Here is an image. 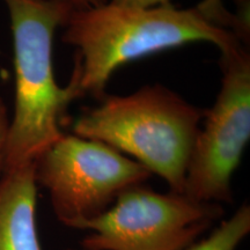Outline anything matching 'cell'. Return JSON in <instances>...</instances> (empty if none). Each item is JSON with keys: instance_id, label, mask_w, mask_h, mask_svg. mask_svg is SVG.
Segmentation results:
<instances>
[{"instance_id": "6da1fadb", "label": "cell", "mask_w": 250, "mask_h": 250, "mask_svg": "<svg viewBox=\"0 0 250 250\" xmlns=\"http://www.w3.org/2000/svg\"><path fill=\"white\" fill-rule=\"evenodd\" d=\"M62 31V41L74 46L72 76L83 95L101 100L114 72L123 65L190 43L206 42L225 51L242 44L226 28L219 27L196 7L174 5L131 7L107 2L74 9Z\"/></svg>"}, {"instance_id": "7a4b0ae2", "label": "cell", "mask_w": 250, "mask_h": 250, "mask_svg": "<svg viewBox=\"0 0 250 250\" xmlns=\"http://www.w3.org/2000/svg\"><path fill=\"white\" fill-rule=\"evenodd\" d=\"M11 20L15 71L14 114L9 123L5 171L30 164L64 133L67 108L83 98L76 78L61 87L54 70V37L74 11L48 0H4Z\"/></svg>"}, {"instance_id": "3957f363", "label": "cell", "mask_w": 250, "mask_h": 250, "mask_svg": "<svg viewBox=\"0 0 250 250\" xmlns=\"http://www.w3.org/2000/svg\"><path fill=\"white\" fill-rule=\"evenodd\" d=\"M201 109L159 85L107 95L73 123V134L111 146L183 193L188 162L204 120ZM131 158V159H132Z\"/></svg>"}, {"instance_id": "277c9868", "label": "cell", "mask_w": 250, "mask_h": 250, "mask_svg": "<svg viewBox=\"0 0 250 250\" xmlns=\"http://www.w3.org/2000/svg\"><path fill=\"white\" fill-rule=\"evenodd\" d=\"M152 176L139 162L98 140L64 134L35 161L37 186L62 224L81 229L130 188Z\"/></svg>"}, {"instance_id": "5b68a950", "label": "cell", "mask_w": 250, "mask_h": 250, "mask_svg": "<svg viewBox=\"0 0 250 250\" xmlns=\"http://www.w3.org/2000/svg\"><path fill=\"white\" fill-rule=\"evenodd\" d=\"M221 88L197 133L183 193L202 203H232V176L250 139V55L239 44L221 51Z\"/></svg>"}, {"instance_id": "8992f818", "label": "cell", "mask_w": 250, "mask_h": 250, "mask_svg": "<svg viewBox=\"0 0 250 250\" xmlns=\"http://www.w3.org/2000/svg\"><path fill=\"white\" fill-rule=\"evenodd\" d=\"M224 215L217 203L184 193L156 192L144 184L122 192L107 211L83 225L86 250H184Z\"/></svg>"}, {"instance_id": "52a82bcc", "label": "cell", "mask_w": 250, "mask_h": 250, "mask_svg": "<svg viewBox=\"0 0 250 250\" xmlns=\"http://www.w3.org/2000/svg\"><path fill=\"white\" fill-rule=\"evenodd\" d=\"M35 162L0 176V250H41Z\"/></svg>"}, {"instance_id": "ba28073f", "label": "cell", "mask_w": 250, "mask_h": 250, "mask_svg": "<svg viewBox=\"0 0 250 250\" xmlns=\"http://www.w3.org/2000/svg\"><path fill=\"white\" fill-rule=\"evenodd\" d=\"M250 232V206L247 203L221 223L206 239L184 250H236Z\"/></svg>"}, {"instance_id": "9c48e42d", "label": "cell", "mask_w": 250, "mask_h": 250, "mask_svg": "<svg viewBox=\"0 0 250 250\" xmlns=\"http://www.w3.org/2000/svg\"><path fill=\"white\" fill-rule=\"evenodd\" d=\"M196 8L212 23L226 28L233 33L234 15L225 7L223 0H202Z\"/></svg>"}, {"instance_id": "30bf717a", "label": "cell", "mask_w": 250, "mask_h": 250, "mask_svg": "<svg viewBox=\"0 0 250 250\" xmlns=\"http://www.w3.org/2000/svg\"><path fill=\"white\" fill-rule=\"evenodd\" d=\"M9 123H11V118L8 116L7 105L5 104L4 100L0 99V176L4 174L5 170Z\"/></svg>"}, {"instance_id": "8fae6325", "label": "cell", "mask_w": 250, "mask_h": 250, "mask_svg": "<svg viewBox=\"0 0 250 250\" xmlns=\"http://www.w3.org/2000/svg\"><path fill=\"white\" fill-rule=\"evenodd\" d=\"M109 2L122 6H131V7H156V6L173 5L171 0H109Z\"/></svg>"}, {"instance_id": "7c38bea8", "label": "cell", "mask_w": 250, "mask_h": 250, "mask_svg": "<svg viewBox=\"0 0 250 250\" xmlns=\"http://www.w3.org/2000/svg\"><path fill=\"white\" fill-rule=\"evenodd\" d=\"M48 1H57L70 6L73 9H86L92 7H99L107 4L109 0H48Z\"/></svg>"}, {"instance_id": "4fadbf2b", "label": "cell", "mask_w": 250, "mask_h": 250, "mask_svg": "<svg viewBox=\"0 0 250 250\" xmlns=\"http://www.w3.org/2000/svg\"><path fill=\"white\" fill-rule=\"evenodd\" d=\"M67 250H77V249H67ZM83 250H86V249H83Z\"/></svg>"}]
</instances>
